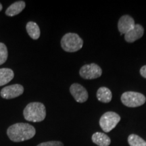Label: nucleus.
Returning <instances> with one entry per match:
<instances>
[{"mask_svg":"<svg viewBox=\"0 0 146 146\" xmlns=\"http://www.w3.org/2000/svg\"><path fill=\"white\" fill-rule=\"evenodd\" d=\"M79 74L85 79H95L102 76V70L99 65L91 63L83 66L79 70Z\"/></svg>","mask_w":146,"mask_h":146,"instance_id":"obj_6","label":"nucleus"},{"mask_svg":"<svg viewBox=\"0 0 146 146\" xmlns=\"http://www.w3.org/2000/svg\"><path fill=\"white\" fill-rule=\"evenodd\" d=\"M91 139L98 146H109L111 143L110 138L105 133L100 132L95 133L92 135Z\"/></svg>","mask_w":146,"mask_h":146,"instance_id":"obj_12","label":"nucleus"},{"mask_svg":"<svg viewBox=\"0 0 146 146\" xmlns=\"http://www.w3.org/2000/svg\"><path fill=\"white\" fill-rule=\"evenodd\" d=\"M36 146H64L62 142L58 141H50L47 142H43L38 144Z\"/></svg>","mask_w":146,"mask_h":146,"instance_id":"obj_18","label":"nucleus"},{"mask_svg":"<svg viewBox=\"0 0 146 146\" xmlns=\"http://www.w3.org/2000/svg\"><path fill=\"white\" fill-rule=\"evenodd\" d=\"M23 115L27 121L39 123L46 117V108L41 102H31L24 109Z\"/></svg>","mask_w":146,"mask_h":146,"instance_id":"obj_2","label":"nucleus"},{"mask_svg":"<svg viewBox=\"0 0 146 146\" xmlns=\"http://www.w3.org/2000/svg\"><path fill=\"white\" fill-rule=\"evenodd\" d=\"M144 34V29L139 24H135V27L125 34V39L128 43H133L141 39Z\"/></svg>","mask_w":146,"mask_h":146,"instance_id":"obj_10","label":"nucleus"},{"mask_svg":"<svg viewBox=\"0 0 146 146\" xmlns=\"http://www.w3.org/2000/svg\"><path fill=\"white\" fill-rule=\"evenodd\" d=\"M128 143L130 146H146L145 140L135 134H131L129 136Z\"/></svg>","mask_w":146,"mask_h":146,"instance_id":"obj_16","label":"nucleus"},{"mask_svg":"<svg viewBox=\"0 0 146 146\" xmlns=\"http://www.w3.org/2000/svg\"><path fill=\"white\" fill-rule=\"evenodd\" d=\"M135 25L134 19L129 15L121 16L118 23V29L120 34H126Z\"/></svg>","mask_w":146,"mask_h":146,"instance_id":"obj_9","label":"nucleus"},{"mask_svg":"<svg viewBox=\"0 0 146 146\" xmlns=\"http://www.w3.org/2000/svg\"><path fill=\"white\" fill-rule=\"evenodd\" d=\"M36 134V130L30 124L18 123L8 127L7 135L11 141L22 142L32 139Z\"/></svg>","mask_w":146,"mask_h":146,"instance_id":"obj_1","label":"nucleus"},{"mask_svg":"<svg viewBox=\"0 0 146 146\" xmlns=\"http://www.w3.org/2000/svg\"><path fill=\"white\" fill-rule=\"evenodd\" d=\"M83 41L76 33H68L65 34L61 39V47L66 52H76L83 47Z\"/></svg>","mask_w":146,"mask_h":146,"instance_id":"obj_3","label":"nucleus"},{"mask_svg":"<svg viewBox=\"0 0 146 146\" xmlns=\"http://www.w3.org/2000/svg\"><path fill=\"white\" fill-rule=\"evenodd\" d=\"M14 71L10 68H0V87L8 84L13 79Z\"/></svg>","mask_w":146,"mask_h":146,"instance_id":"obj_14","label":"nucleus"},{"mask_svg":"<svg viewBox=\"0 0 146 146\" xmlns=\"http://www.w3.org/2000/svg\"><path fill=\"white\" fill-rule=\"evenodd\" d=\"M8 52L6 45L0 42V65L4 64L8 59Z\"/></svg>","mask_w":146,"mask_h":146,"instance_id":"obj_17","label":"nucleus"},{"mask_svg":"<svg viewBox=\"0 0 146 146\" xmlns=\"http://www.w3.org/2000/svg\"><path fill=\"white\" fill-rule=\"evenodd\" d=\"M140 74L143 78H146V65L142 66L140 69Z\"/></svg>","mask_w":146,"mask_h":146,"instance_id":"obj_19","label":"nucleus"},{"mask_svg":"<svg viewBox=\"0 0 146 146\" xmlns=\"http://www.w3.org/2000/svg\"><path fill=\"white\" fill-rule=\"evenodd\" d=\"M120 100L125 106L129 108L141 106L146 102V98L143 94L135 91H126L122 94Z\"/></svg>","mask_w":146,"mask_h":146,"instance_id":"obj_4","label":"nucleus"},{"mask_svg":"<svg viewBox=\"0 0 146 146\" xmlns=\"http://www.w3.org/2000/svg\"><path fill=\"white\" fill-rule=\"evenodd\" d=\"M96 97L100 102L103 103H109L112 98V91L106 87H102L97 91Z\"/></svg>","mask_w":146,"mask_h":146,"instance_id":"obj_13","label":"nucleus"},{"mask_svg":"<svg viewBox=\"0 0 146 146\" xmlns=\"http://www.w3.org/2000/svg\"><path fill=\"white\" fill-rule=\"evenodd\" d=\"M26 29L31 39L33 40H37L39 39L41 35V31L37 24L33 21L29 22L27 24Z\"/></svg>","mask_w":146,"mask_h":146,"instance_id":"obj_15","label":"nucleus"},{"mask_svg":"<svg viewBox=\"0 0 146 146\" xmlns=\"http://www.w3.org/2000/svg\"><path fill=\"white\" fill-rule=\"evenodd\" d=\"M26 7V3L24 1H18L11 4L5 11V14L8 16H14L18 15Z\"/></svg>","mask_w":146,"mask_h":146,"instance_id":"obj_11","label":"nucleus"},{"mask_svg":"<svg viewBox=\"0 0 146 146\" xmlns=\"http://www.w3.org/2000/svg\"><path fill=\"white\" fill-rule=\"evenodd\" d=\"M2 9H3V6H2V5H1V3H0V12L2 10Z\"/></svg>","mask_w":146,"mask_h":146,"instance_id":"obj_20","label":"nucleus"},{"mask_svg":"<svg viewBox=\"0 0 146 146\" xmlns=\"http://www.w3.org/2000/svg\"><path fill=\"white\" fill-rule=\"evenodd\" d=\"M24 93V87L20 84H14V85H8L1 89V98L5 100H10L16 98L21 96Z\"/></svg>","mask_w":146,"mask_h":146,"instance_id":"obj_7","label":"nucleus"},{"mask_svg":"<svg viewBox=\"0 0 146 146\" xmlns=\"http://www.w3.org/2000/svg\"><path fill=\"white\" fill-rule=\"evenodd\" d=\"M70 92L78 103H84L88 100L89 95L87 89L80 84L73 83L70 87Z\"/></svg>","mask_w":146,"mask_h":146,"instance_id":"obj_8","label":"nucleus"},{"mask_svg":"<svg viewBox=\"0 0 146 146\" xmlns=\"http://www.w3.org/2000/svg\"><path fill=\"white\" fill-rule=\"evenodd\" d=\"M120 120L119 114L114 112H107L101 116L100 125L102 129L106 133H108L114 129Z\"/></svg>","mask_w":146,"mask_h":146,"instance_id":"obj_5","label":"nucleus"}]
</instances>
